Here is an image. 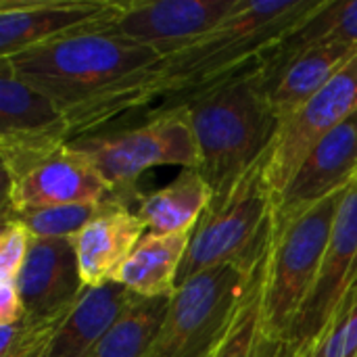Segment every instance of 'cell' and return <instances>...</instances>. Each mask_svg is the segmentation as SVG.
<instances>
[{"label":"cell","mask_w":357,"mask_h":357,"mask_svg":"<svg viewBox=\"0 0 357 357\" xmlns=\"http://www.w3.org/2000/svg\"><path fill=\"white\" fill-rule=\"evenodd\" d=\"M6 61L17 77L48 96L71 126L73 140L157 98L159 52L102 29L59 38Z\"/></svg>","instance_id":"1"},{"label":"cell","mask_w":357,"mask_h":357,"mask_svg":"<svg viewBox=\"0 0 357 357\" xmlns=\"http://www.w3.org/2000/svg\"><path fill=\"white\" fill-rule=\"evenodd\" d=\"M165 105H182L188 111L199 153L197 169L213 192L211 205L222 203L266 157L280 126L266 94L261 61Z\"/></svg>","instance_id":"2"},{"label":"cell","mask_w":357,"mask_h":357,"mask_svg":"<svg viewBox=\"0 0 357 357\" xmlns=\"http://www.w3.org/2000/svg\"><path fill=\"white\" fill-rule=\"evenodd\" d=\"M320 2L238 0L222 23L161 63L155 84L157 98L176 100L195 94L264 61Z\"/></svg>","instance_id":"3"},{"label":"cell","mask_w":357,"mask_h":357,"mask_svg":"<svg viewBox=\"0 0 357 357\" xmlns=\"http://www.w3.org/2000/svg\"><path fill=\"white\" fill-rule=\"evenodd\" d=\"M347 188L307 211L276 220L264 268V357H278L307 301Z\"/></svg>","instance_id":"4"},{"label":"cell","mask_w":357,"mask_h":357,"mask_svg":"<svg viewBox=\"0 0 357 357\" xmlns=\"http://www.w3.org/2000/svg\"><path fill=\"white\" fill-rule=\"evenodd\" d=\"M264 159L222 203L203 213L182 261L178 284L218 266L257 268L266 261L274 234L276 197L266 180Z\"/></svg>","instance_id":"5"},{"label":"cell","mask_w":357,"mask_h":357,"mask_svg":"<svg viewBox=\"0 0 357 357\" xmlns=\"http://www.w3.org/2000/svg\"><path fill=\"white\" fill-rule=\"evenodd\" d=\"M264 264L257 268L218 266L178 284L165 322L146 357L213 356L236 320Z\"/></svg>","instance_id":"6"},{"label":"cell","mask_w":357,"mask_h":357,"mask_svg":"<svg viewBox=\"0 0 357 357\" xmlns=\"http://www.w3.org/2000/svg\"><path fill=\"white\" fill-rule=\"evenodd\" d=\"M86 155L113 190L126 201H138V178L161 165L197 169L199 153L186 107L163 105L142 123L109 132L88 134L69 142Z\"/></svg>","instance_id":"7"},{"label":"cell","mask_w":357,"mask_h":357,"mask_svg":"<svg viewBox=\"0 0 357 357\" xmlns=\"http://www.w3.org/2000/svg\"><path fill=\"white\" fill-rule=\"evenodd\" d=\"M0 157L6 184L56 155L73 140L61 109L0 61Z\"/></svg>","instance_id":"8"},{"label":"cell","mask_w":357,"mask_h":357,"mask_svg":"<svg viewBox=\"0 0 357 357\" xmlns=\"http://www.w3.org/2000/svg\"><path fill=\"white\" fill-rule=\"evenodd\" d=\"M357 274V178L347 188L316 284L278 357H314L331 333Z\"/></svg>","instance_id":"9"},{"label":"cell","mask_w":357,"mask_h":357,"mask_svg":"<svg viewBox=\"0 0 357 357\" xmlns=\"http://www.w3.org/2000/svg\"><path fill=\"white\" fill-rule=\"evenodd\" d=\"M354 115H357V52L301 109L280 121L264 159V174L276 199L312 149Z\"/></svg>","instance_id":"10"},{"label":"cell","mask_w":357,"mask_h":357,"mask_svg":"<svg viewBox=\"0 0 357 357\" xmlns=\"http://www.w3.org/2000/svg\"><path fill=\"white\" fill-rule=\"evenodd\" d=\"M238 0H134L102 29L159 52L163 59L195 44L236 6Z\"/></svg>","instance_id":"11"},{"label":"cell","mask_w":357,"mask_h":357,"mask_svg":"<svg viewBox=\"0 0 357 357\" xmlns=\"http://www.w3.org/2000/svg\"><path fill=\"white\" fill-rule=\"evenodd\" d=\"M117 0H0V59L82 31L105 29Z\"/></svg>","instance_id":"12"},{"label":"cell","mask_w":357,"mask_h":357,"mask_svg":"<svg viewBox=\"0 0 357 357\" xmlns=\"http://www.w3.org/2000/svg\"><path fill=\"white\" fill-rule=\"evenodd\" d=\"M113 197L119 195L100 176L94 163L67 144L25 176L6 184L4 218H17L48 207L105 203Z\"/></svg>","instance_id":"13"},{"label":"cell","mask_w":357,"mask_h":357,"mask_svg":"<svg viewBox=\"0 0 357 357\" xmlns=\"http://www.w3.org/2000/svg\"><path fill=\"white\" fill-rule=\"evenodd\" d=\"M357 178V115L324 136L305 157L282 195L274 218L287 220L349 188Z\"/></svg>","instance_id":"14"},{"label":"cell","mask_w":357,"mask_h":357,"mask_svg":"<svg viewBox=\"0 0 357 357\" xmlns=\"http://www.w3.org/2000/svg\"><path fill=\"white\" fill-rule=\"evenodd\" d=\"M27 318H63L86 291L69 238H33L17 278Z\"/></svg>","instance_id":"15"},{"label":"cell","mask_w":357,"mask_h":357,"mask_svg":"<svg viewBox=\"0 0 357 357\" xmlns=\"http://www.w3.org/2000/svg\"><path fill=\"white\" fill-rule=\"evenodd\" d=\"M144 234L146 226L128 207V201H111L100 215L69 238L84 287L94 289L115 280Z\"/></svg>","instance_id":"16"},{"label":"cell","mask_w":357,"mask_h":357,"mask_svg":"<svg viewBox=\"0 0 357 357\" xmlns=\"http://www.w3.org/2000/svg\"><path fill=\"white\" fill-rule=\"evenodd\" d=\"M356 52V46H316L289 59L276 69L266 71L261 67L266 94L276 117L282 121L301 109Z\"/></svg>","instance_id":"17"},{"label":"cell","mask_w":357,"mask_h":357,"mask_svg":"<svg viewBox=\"0 0 357 357\" xmlns=\"http://www.w3.org/2000/svg\"><path fill=\"white\" fill-rule=\"evenodd\" d=\"M130 297L132 293L115 280L86 289L56 328L42 357H90Z\"/></svg>","instance_id":"18"},{"label":"cell","mask_w":357,"mask_h":357,"mask_svg":"<svg viewBox=\"0 0 357 357\" xmlns=\"http://www.w3.org/2000/svg\"><path fill=\"white\" fill-rule=\"evenodd\" d=\"M192 232H146L130 259L117 272L115 282L123 284L132 295L138 297H172L178 289L180 268L186 257Z\"/></svg>","instance_id":"19"},{"label":"cell","mask_w":357,"mask_h":357,"mask_svg":"<svg viewBox=\"0 0 357 357\" xmlns=\"http://www.w3.org/2000/svg\"><path fill=\"white\" fill-rule=\"evenodd\" d=\"M213 192L199 169H182L167 186L138 197L136 215L151 234L192 232L209 209Z\"/></svg>","instance_id":"20"},{"label":"cell","mask_w":357,"mask_h":357,"mask_svg":"<svg viewBox=\"0 0 357 357\" xmlns=\"http://www.w3.org/2000/svg\"><path fill=\"white\" fill-rule=\"evenodd\" d=\"M316 46L357 48V0H322L295 31L264 56L261 67L266 71L276 69L289 59Z\"/></svg>","instance_id":"21"},{"label":"cell","mask_w":357,"mask_h":357,"mask_svg":"<svg viewBox=\"0 0 357 357\" xmlns=\"http://www.w3.org/2000/svg\"><path fill=\"white\" fill-rule=\"evenodd\" d=\"M169 301L172 297L132 295L90 357H146L165 322Z\"/></svg>","instance_id":"22"},{"label":"cell","mask_w":357,"mask_h":357,"mask_svg":"<svg viewBox=\"0 0 357 357\" xmlns=\"http://www.w3.org/2000/svg\"><path fill=\"white\" fill-rule=\"evenodd\" d=\"M268 259V257H266ZM266 268V264H264ZM264 268L247 295L236 320L218 345L211 357H264V316H261V293H264Z\"/></svg>","instance_id":"23"},{"label":"cell","mask_w":357,"mask_h":357,"mask_svg":"<svg viewBox=\"0 0 357 357\" xmlns=\"http://www.w3.org/2000/svg\"><path fill=\"white\" fill-rule=\"evenodd\" d=\"M115 199L121 197H113L105 203H77L27 211L23 215H17L15 220L23 222L27 230L33 234V238H71L82 228H86L96 215H100L102 209Z\"/></svg>","instance_id":"24"},{"label":"cell","mask_w":357,"mask_h":357,"mask_svg":"<svg viewBox=\"0 0 357 357\" xmlns=\"http://www.w3.org/2000/svg\"><path fill=\"white\" fill-rule=\"evenodd\" d=\"M33 245V234L27 226L15 218H4V226L0 232V282L19 278L29 249Z\"/></svg>","instance_id":"25"},{"label":"cell","mask_w":357,"mask_h":357,"mask_svg":"<svg viewBox=\"0 0 357 357\" xmlns=\"http://www.w3.org/2000/svg\"><path fill=\"white\" fill-rule=\"evenodd\" d=\"M314 357H357V291L349 293Z\"/></svg>","instance_id":"26"},{"label":"cell","mask_w":357,"mask_h":357,"mask_svg":"<svg viewBox=\"0 0 357 357\" xmlns=\"http://www.w3.org/2000/svg\"><path fill=\"white\" fill-rule=\"evenodd\" d=\"M25 318V307L15 280L0 282V326H13Z\"/></svg>","instance_id":"27"},{"label":"cell","mask_w":357,"mask_h":357,"mask_svg":"<svg viewBox=\"0 0 357 357\" xmlns=\"http://www.w3.org/2000/svg\"><path fill=\"white\" fill-rule=\"evenodd\" d=\"M357 291V274H356V280H354V284H351V289H349V293H354Z\"/></svg>","instance_id":"28"}]
</instances>
